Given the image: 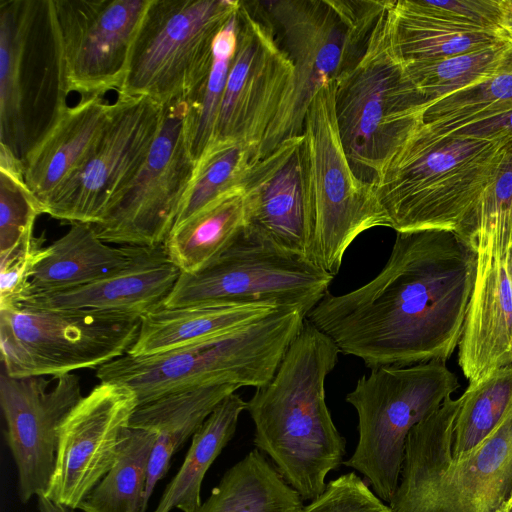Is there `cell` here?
Returning <instances> with one entry per match:
<instances>
[{
    "instance_id": "1",
    "label": "cell",
    "mask_w": 512,
    "mask_h": 512,
    "mask_svg": "<svg viewBox=\"0 0 512 512\" xmlns=\"http://www.w3.org/2000/svg\"><path fill=\"white\" fill-rule=\"evenodd\" d=\"M477 251L449 230L397 232L369 282L329 292L306 319L369 369L446 361L462 335Z\"/></svg>"
},
{
    "instance_id": "2",
    "label": "cell",
    "mask_w": 512,
    "mask_h": 512,
    "mask_svg": "<svg viewBox=\"0 0 512 512\" xmlns=\"http://www.w3.org/2000/svg\"><path fill=\"white\" fill-rule=\"evenodd\" d=\"M340 350L305 319L273 378L247 402L253 444L267 455L303 501L326 489V477L344 463L346 440L326 404L325 380Z\"/></svg>"
},
{
    "instance_id": "3",
    "label": "cell",
    "mask_w": 512,
    "mask_h": 512,
    "mask_svg": "<svg viewBox=\"0 0 512 512\" xmlns=\"http://www.w3.org/2000/svg\"><path fill=\"white\" fill-rule=\"evenodd\" d=\"M511 142L435 136L420 125L374 183L389 228L458 234L495 178Z\"/></svg>"
},
{
    "instance_id": "4",
    "label": "cell",
    "mask_w": 512,
    "mask_h": 512,
    "mask_svg": "<svg viewBox=\"0 0 512 512\" xmlns=\"http://www.w3.org/2000/svg\"><path fill=\"white\" fill-rule=\"evenodd\" d=\"M460 399L441 406L410 431L391 512H495L512 490V409L477 447L453 458Z\"/></svg>"
},
{
    "instance_id": "5",
    "label": "cell",
    "mask_w": 512,
    "mask_h": 512,
    "mask_svg": "<svg viewBox=\"0 0 512 512\" xmlns=\"http://www.w3.org/2000/svg\"><path fill=\"white\" fill-rule=\"evenodd\" d=\"M306 315L281 308L228 333L161 353L124 355L97 369L100 382L130 388L139 405L202 386L232 384L254 388L275 375Z\"/></svg>"
},
{
    "instance_id": "6",
    "label": "cell",
    "mask_w": 512,
    "mask_h": 512,
    "mask_svg": "<svg viewBox=\"0 0 512 512\" xmlns=\"http://www.w3.org/2000/svg\"><path fill=\"white\" fill-rule=\"evenodd\" d=\"M393 5L390 0L379 16L357 62L335 81L345 153L356 176L372 184L423 124L427 109L395 43Z\"/></svg>"
},
{
    "instance_id": "7",
    "label": "cell",
    "mask_w": 512,
    "mask_h": 512,
    "mask_svg": "<svg viewBox=\"0 0 512 512\" xmlns=\"http://www.w3.org/2000/svg\"><path fill=\"white\" fill-rule=\"evenodd\" d=\"M53 0L0 1V144L20 161L69 107Z\"/></svg>"
},
{
    "instance_id": "8",
    "label": "cell",
    "mask_w": 512,
    "mask_h": 512,
    "mask_svg": "<svg viewBox=\"0 0 512 512\" xmlns=\"http://www.w3.org/2000/svg\"><path fill=\"white\" fill-rule=\"evenodd\" d=\"M390 0H275L261 2L294 66L291 93L270 126L257 160L302 135L317 90L336 81L363 53Z\"/></svg>"
},
{
    "instance_id": "9",
    "label": "cell",
    "mask_w": 512,
    "mask_h": 512,
    "mask_svg": "<svg viewBox=\"0 0 512 512\" xmlns=\"http://www.w3.org/2000/svg\"><path fill=\"white\" fill-rule=\"evenodd\" d=\"M309 204L307 258L335 276L363 232L389 227L374 184L359 179L345 153L335 112V81L314 95L303 124Z\"/></svg>"
},
{
    "instance_id": "10",
    "label": "cell",
    "mask_w": 512,
    "mask_h": 512,
    "mask_svg": "<svg viewBox=\"0 0 512 512\" xmlns=\"http://www.w3.org/2000/svg\"><path fill=\"white\" fill-rule=\"evenodd\" d=\"M459 387L444 362L381 366L360 377L346 396L358 416V442L344 465L361 473L374 494L392 499L400 478L406 439Z\"/></svg>"
},
{
    "instance_id": "11",
    "label": "cell",
    "mask_w": 512,
    "mask_h": 512,
    "mask_svg": "<svg viewBox=\"0 0 512 512\" xmlns=\"http://www.w3.org/2000/svg\"><path fill=\"white\" fill-rule=\"evenodd\" d=\"M239 0H152L117 95L190 102L210 72L213 43Z\"/></svg>"
},
{
    "instance_id": "12",
    "label": "cell",
    "mask_w": 512,
    "mask_h": 512,
    "mask_svg": "<svg viewBox=\"0 0 512 512\" xmlns=\"http://www.w3.org/2000/svg\"><path fill=\"white\" fill-rule=\"evenodd\" d=\"M141 318L13 306L0 309L2 368L14 378L59 376L127 354Z\"/></svg>"
},
{
    "instance_id": "13",
    "label": "cell",
    "mask_w": 512,
    "mask_h": 512,
    "mask_svg": "<svg viewBox=\"0 0 512 512\" xmlns=\"http://www.w3.org/2000/svg\"><path fill=\"white\" fill-rule=\"evenodd\" d=\"M334 276L304 256L279 248L245 228L202 270L181 273L162 306L203 302L269 303L307 315Z\"/></svg>"
},
{
    "instance_id": "14",
    "label": "cell",
    "mask_w": 512,
    "mask_h": 512,
    "mask_svg": "<svg viewBox=\"0 0 512 512\" xmlns=\"http://www.w3.org/2000/svg\"><path fill=\"white\" fill-rule=\"evenodd\" d=\"M188 110L187 102L164 106L146 160L92 225L104 242L148 248L163 245L196 167L187 140Z\"/></svg>"
},
{
    "instance_id": "15",
    "label": "cell",
    "mask_w": 512,
    "mask_h": 512,
    "mask_svg": "<svg viewBox=\"0 0 512 512\" xmlns=\"http://www.w3.org/2000/svg\"><path fill=\"white\" fill-rule=\"evenodd\" d=\"M237 18V48L209 146L240 143L254 162L291 93L294 66L261 2L240 1Z\"/></svg>"
},
{
    "instance_id": "16",
    "label": "cell",
    "mask_w": 512,
    "mask_h": 512,
    "mask_svg": "<svg viewBox=\"0 0 512 512\" xmlns=\"http://www.w3.org/2000/svg\"><path fill=\"white\" fill-rule=\"evenodd\" d=\"M163 108L148 97L117 95L83 163L44 202L45 214L72 224L98 223L146 160Z\"/></svg>"
},
{
    "instance_id": "17",
    "label": "cell",
    "mask_w": 512,
    "mask_h": 512,
    "mask_svg": "<svg viewBox=\"0 0 512 512\" xmlns=\"http://www.w3.org/2000/svg\"><path fill=\"white\" fill-rule=\"evenodd\" d=\"M71 92L81 98L121 88L152 0H53Z\"/></svg>"
},
{
    "instance_id": "18",
    "label": "cell",
    "mask_w": 512,
    "mask_h": 512,
    "mask_svg": "<svg viewBox=\"0 0 512 512\" xmlns=\"http://www.w3.org/2000/svg\"><path fill=\"white\" fill-rule=\"evenodd\" d=\"M138 406L136 394L117 383L100 382L83 396L60 427L46 496L78 509L114 465Z\"/></svg>"
},
{
    "instance_id": "19",
    "label": "cell",
    "mask_w": 512,
    "mask_h": 512,
    "mask_svg": "<svg viewBox=\"0 0 512 512\" xmlns=\"http://www.w3.org/2000/svg\"><path fill=\"white\" fill-rule=\"evenodd\" d=\"M80 379L68 373L14 378L1 367L0 404L5 440L17 468L23 504L45 492L53 474L60 427L82 399Z\"/></svg>"
},
{
    "instance_id": "20",
    "label": "cell",
    "mask_w": 512,
    "mask_h": 512,
    "mask_svg": "<svg viewBox=\"0 0 512 512\" xmlns=\"http://www.w3.org/2000/svg\"><path fill=\"white\" fill-rule=\"evenodd\" d=\"M242 194L246 230L307 258L309 204L302 135L252 162Z\"/></svg>"
},
{
    "instance_id": "21",
    "label": "cell",
    "mask_w": 512,
    "mask_h": 512,
    "mask_svg": "<svg viewBox=\"0 0 512 512\" xmlns=\"http://www.w3.org/2000/svg\"><path fill=\"white\" fill-rule=\"evenodd\" d=\"M180 274L163 245L143 247L117 273L83 286L32 295L18 305L142 318L163 305Z\"/></svg>"
},
{
    "instance_id": "22",
    "label": "cell",
    "mask_w": 512,
    "mask_h": 512,
    "mask_svg": "<svg viewBox=\"0 0 512 512\" xmlns=\"http://www.w3.org/2000/svg\"><path fill=\"white\" fill-rule=\"evenodd\" d=\"M458 364L469 384L512 365V281L507 257L477 264L458 343Z\"/></svg>"
},
{
    "instance_id": "23",
    "label": "cell",
    "mask_w": 512,
    "mask_h": 512,
    "mask_svg": "<svg viewBox=\"0 0 512 512\" xmlns=\"http://www.w3.org/2000/svg\"><path fill=\"white\" fill-rule=\"evenodd\" d=\"M112 103L103 96L69 106L24 162L28 188L43 204L83 163L100 136Z\"/></svg>"
},
{
    "instance_id": "24",
    "label": "cell",
    "mask_w": 512,
    "mask_h": 512,
    "mask_svg": "<svg viewBox=\"0 0 512 512\" xmlns=\"http://www.w3.org/2000/svg\"><path fill=\"white\" fill-rule=\"evenodd\" d=\"M239 388L232 384L202 386L167 394L137 407L129 428L157 435L148 465L145 508L156 484L166 475L173 455L193 437L217 405Z\"/></svg>"
},
{
    "instance_id": "25",
    "label": "cell",
    "mask_w": 512,
    "mask_h": 512,
    "mask_svg": "<svg viewBox=\"0 0 512 512\" xmlns=\"http://www.w3.org/2000/svg\"><path fill=\"white\" fill-rule=\"evenodd\" d=\"M269 303L213 301L183 307L161 306L141 318L127 354L148 356L219 336L274 312Z\"/></svg>"
},
{
    "instance_id": "26",
    "label": "cell",
    "mask_w": 512,
    "mask_h": 512,
    "mask_svg": "<svg viewBox=\"0 0 512 512\" xmlns=\"http://www.w3.org/2000/svg\"><path fill=\"white\" fill-rule=\"evenodd\" d=\"M142 248L113 247L98 237L91 224L74 223L45 248L30 277L26 298L83 286L117 273L129 266Z\"/></svg>"
},
{
    "instance_id": "27",
    "label": "cell",
    "mask_w": 512,
    "mask_h": 512,
    "mask_svg": "<svg viewBox=\"0 0 512 512\" xmlns=\"http://www.w3.org/2000/svg\"><path fill=\"white\" fill-rule=\"evenodd\" d=\"M300 495L258 449L230 467L197 512H300Z\"/></svg>"
},
{
    "instance_id": "28",
    "label": "cell",
    "mask_w": 512,
    "mask_h": 512,
    "mask_svg": "<svg viewBox=\"0 0 512 512\" xmlns=\"http://www.w3.org/2000/svg\"><path fill=\"white\" fill-rule=\"evenodd\" d=\"M246 225L242 187L173 227L163 246L181 273H196L224 252Z\"/></svg>"
},
{
    "instance_id": "29",
    "label": "cell",
    "mask_w": 512,
    "mask_h": 512,
    "mask_svg": "<svg viewBox=\"0 0 512 512\" xmlns=\"http://www.w3.org/2000/svg\"><path fill=\"white\" fill-rule=\"evenodd\" d=\"M247 402L240 395L223 399L192 437V443L176 475L167 484L154 512H197L205 474L233 438Z\"/></svg>"
},
{
    "instance_id": "30",
    "label": "cell",
    "mask_w": 512,
    "mask_h": 512,
    "mask_svg": "<svg viewBox=\"0 0 512 512\" xmlns=\"http://www.w3.org/2000/svg\"><path fill=\"white\" fill-rule=\"evenodd\" d=\"M393 30L405 62L443 59L509 41L503 33L467 29L423 16L406 0L394 1Z\"/></svg>"
},
{
    "instance_id": "31",
    "label": "cell",
    "mask_w": 512,
    "mask_h": 512,
    "mask_svg": "<svg viewBox=\"0 0 512 512\" xmlns=\"http://www.w3.org/2000/svg\"><path fill=\"white\" fill-rule=\"evenodd\" d=\"M156 433L128 428L117 459L81 502L82 512H145L144 496Z\"/></svg>"
},
{
    "instance_id": "32",
    "label": "cell",
    "mask_w": 512,
    "mask_h": 512,
    "mask_svg": "<svg viewBox=\"0 0 512 512\" xmlns=\"http://www.w3.org/2000/svg\"><path fill=\"white\" fill-rule=\"evenodd\" d=\"M457 235L477 251V264L507 257L512 247V142Z\"/></svg>"
},
{
    "instance_id": "33",
    "label": "cell",
    "mask_w": 512,
    "mask_h": 512,
    "mask_svg": "<svg viewBox=\"0 0 512 512\" xmlns=\"http://www.w3.org/2000/svg\"><path fill=\"white\" fill-rule=\"evenodd\" d=\"M512 110V50L490 79L455 92L431 105L423 114L421 127L435 136Z\"/></svg>"
},
{
    "instance_id": "34",
    "label": "cell",
    "mask_w": 512,
    "mask_h": 512,
    "mask_svg": "<svg viewBox=\"0 0 512 512\" xmlns=\"http://www.w3.org/2000/svg\"><path fill=\"white\" fill-rule=\"evenodd\" d=\"M459 399L452 430L453 458L481 444L512 409V365L469 384Z\"/></svg>"
},
{
    "instance_id": "35",
    "label": "cell",
    "mask_w": 512,
    "mask_h": 512,
    "mask_svg": "<svg viewBox=\"0 0 512 512\" xmlns=\"http://www.w3.org/2000/svg\"><path fill=\"white\" fill-rule=\"evenodd\" d=\"M512 50V42L429 61L405 62L415 86L425 97L427 108L455 92L492 78Z\"/></svg>"
},
{
    "instance_id": "36",
    "label": "cell",
    "mask_w": 512,
    "mask_h": 512,
    "mask_svg": "<svg viewBox=\"0 0 512 512\" xmlns=\"http://www.w3.org/2000/svg\"><path fill=\"white\" fill-rule=\"evenodd\" d=\"M252 162L251 151L240 143L223 142L209 146L196 163L173 227L241 188Z\"/></svg>"
},
{
    "instance_id": "37",
    "label": "cell",
    "mask_w": 512,
    "mask_h": 512,
    "mask_svg": "<svg viewBox=\"0 0 512 512\" xmlns=\"http://www.w3.org/2000/svg\"><path fill=\"white\" fill-rule=\"evenodd\" d=\"M237 11L215 37L210 72L198 94L188 102L187 140L196 163L213 139L228 74L237 48Z\"/></svg>"
},
{
    "instance_id": "38",
    "label": "cell",
    "mask_w": 512,
    "mask_h": 512,
    "mask_svg": "<svg viewBox=\"0 0 512 512\" xmlns=\"http://www.w3.org/2000/svg\"><path fill=\"white\" fill-rule=\"evenodd\" d=\"M41 214H45L44 206L28 188L24 166L19 162L1 164L0 252L9 250L33 231Z\"/></svg>"
},
{
    "instance_id": "39",
    "label": "cell",
    "mask_w": 512,
    "mask_h": 512,
    "mask_svg": "<svg viewBox=\"0 0 512 512\" xmlns=\"http://www.w3.org/2000/svg\"><path fill=\"white\" fill-rule=\"evenodd\" d=\"M406 3L417 13L444 23L505 35L503 0H406Z\"/></svg>"
},
{
    "instance_id": "40",
    "label": "cell",
    "mask_w": 512,
    "mask_h": 512,
    "mask_svg": "<svg viewBox=\"0 0 512 512\" xmlns=\"http://www.w3.org/2000/svg\"><path fill=\"white\" fill-rule=\"evenodd\" d=\"M44 238L27 233L15 246L0 252V309L16 306L27 296L32 272L44 256Z\"/></svg>"
},
{
    "instance_id": "41",
    "label": "cell",
    "mask_w": 512,
    "mask_h": 512,
    "mask_svg": "<svg viewBox=\"0 0 512 512\" xmlns=\"http://www.w3.org/2000/svg\"><path fill=\"white\" fill-rule=\"evenodd\" d=\"M300 512H391L368 482L349 472L327 483L322 495L305 505Z\"/></svg>"
},
{
    "instance_id": "42",
    "label": "cell",
    "mask_w": 512,
    "mask_h": 512,
    "mask_svg": "<svg viewBox=\"0 0 512 512\" xmlns=\"http://www.w3.org/2000/svg\"><path fill=\"white\" fill-rule=\"evenodd\" d=\"M449 135L473 137L492 142H510L512 141V110L465 125Z\"/></svg>"
},
{
    "instance_id": "43",
    "label": "cell",
    "mask_w": 512,
    "mask_h": 512,
    "mask_svg": "<svg viewBox=\"0 0 512 512\" xmlns=\"http://www.w3.org/2000/svg\"><path fill=\"white\" fill-rule=\"evenodd\" d=\"M36 497L38 512H75V509L53 501L44 492L38 493Z\"/></svg>"
},
{
    "instance_id": "44",
    "label": "cell",
    "mask_w": 512,
    "mask_h": 512,
    "mask_svg": "<svg viewBox=\"0 0 512 512\" xmlns=\"http://www.w3.org/2000/svg\"><path fill=\"white\" fill-rule=\"evenodd\" d=\"M504 23L503 30L507 39L512 42V0H503Z\"/></svg>"
},
{
    "instance_id": "45",
    "label": "cell",
    "mask_w": 512,
    "mask_h": 512,
    "mask_svg": "<svg viewBox=\"0 0 512 512\" xmlns=\"http://www.w3.org/2000/svg\"><path fill=\"white\" fill-rule=\"evenodd\" d=\"M495 512H512V499L505 501Z\"/></svg>"
},
{
    "instance_id": "46",
    "label": "cell",
    "mask_w": 512,
    "mask_h": 512,
    "mask_svg": "<svg viewBox=\"0 0 512 512\" xmlns=\"http://www.w3.org/2000/svg\"><path fill=\"white\" fill-rule=\"evenodd\" d=\"M507 264H508V271L510 274V278L512 281V247L508 251Z\"/></svg>"
},
{
    "instance_id": "47",
    "label": "cell",
    "mask_w": 512,
    "mask_h": 512,
    "mask_svg": "<svg viewBox=\"0 0 512 512\" xmlns=\"http://www.w3.org/2000/svg\"><path fill=\"white\" fill-rule=\"evenodd\" d=\"M510 498L512 499V490H511Z\"/></svg>"
}]
</instances>
